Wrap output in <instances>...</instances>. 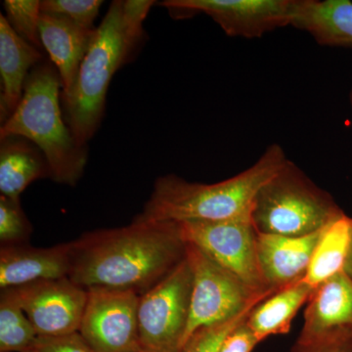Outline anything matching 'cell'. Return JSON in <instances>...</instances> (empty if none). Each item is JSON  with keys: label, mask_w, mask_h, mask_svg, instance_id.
I'll list each match as a JSON object with an SVG mask.
<instances>
[{"label": "cell", "mask_w": 352, "mask_h": 352, "mask_svg": "<svg viewBox=\"0 0 352 352\" xmlns=\"http://www.w3.org/2000/svg\"><path fill=\"white\" fill-rule=\"evenodd\" d=\"M69 244L74 283L140 296L170 274L187 252L179 223L135 219L129 226L85 233Z\"/></svg>", "instance_id": "cell-1"}, {"label": "cell", "mask_w": 352, "mask_h": 352, "mask_svg": "<svg viewBox=\"0 0 352 352\" xmlns=\"http://www.w3.org/2000/svg\"><path fill=\"white\" fill-rule=\"evenodd\" d=\"M153 6L151 0H116L97 28L73 91L61 101L65 120L78 144L87 146L98 131L111 80L142 43L143 23Z\"/></svg>", "instance_id": "cell-2"}, {"label": "cell", "mask_w": 352, "mask_h": 352, "mask_svg": "<svg viewBox=\"0 0 352 352\" xmlns=\"http://www.w3.org/2000/svg\"><path fill=\"white\" fill-rule=\"evenodd\" d=\"M287 161L283 149L274 144L251 168L214 184L188 182L173 175L161 176L135 219L182 223L251 217L259 190Z\"/></svg>", "instance_id": "cell-3"}, {"label": "cell", "mask_w": 352, "mask_h": 352, "mask_svg": "<svg viewBox=\"0 0 352 352\" xmlns=\"http://www.w3.org/2000/svg\"><path fill=\"white\" fill-rule=\"evenodd\" d=\"M62 88L56 67L50 60H41L28 76L19 106L1 124L0 139H29L47 160L51 179L74 187L85 173L88 148L78 144L65 120Z\"/></svg>", "instance_id": "cell-4"}, {"label": "cell", "mask_w": 352, "mask_h": 352, "mask_svg": "<svg viewBox=\"0 0 352 352\" xmlns=\"http://www.w3.org/2000/svg\"><path fill=\"white\" fill-rule=\"evenodd\" d=\"M344 214L327 191L288 160L259 190L251 219L258 233L302 237L318 232Z\"/></svg>", "instance_id": "cell-5"}, {"label": "cell", "mask_w": 352, "mask_h": 352, "mask_svg": "<svg viewBox=\"0 0 352 352\" xmlns=\"http://www.w3.org/2000/svg\"><path fill=\"white\" fill-rule=\"evenodd\" d=\"M186 258L193 286L183 346L200 329L233 320L270 296L256 293L195 245L187 244Z\"/></svg>", "instance_id": "cell-6"}, {"label": "cell", "mask_w": 352, "mask_h": 352, "mask_svg": "<svg viewBox=\"0 0 352 352\" xmlns=\"http://www.w3.org/2000/svg\"><path fill=\"white\" fill-rule=\"evenodd\" d=\"M193 276L188 259L140 296L138 326L143 349L180 352L188 325Z\"/></svg>", "instance_id": "cell-7"}, {"label": "cell", "mask_w": 352, "mask_h": 352, "mask_svg": "<svg viewBox=\"0 0 352 352\" xmlns=\"http://www.w3.org/2000/svg\"><path fill=\"white\" fill-rule=\"evenodd\" d=\"M179 226L187 244L195 245L256 293L272 295L266 289L259 271L258 231L251 217L219 221H186Z\"/></svg>", "instance_id": "cell-8"}, {"label": "cell", "mask_w": 352, "mask_h": 352, "mask_svg": "<svg viewBox=\"0 0 352 352\" xmlns=\"http://www.w3.org/2000/svg\"><path fill=\"white\" fill-rule=\"evenodd\" d=\"M131 289L91 288L78 333L94 352H138V303Z\"/></svg>", "instance_id": "cell-9"}, {"label": "cell", "mask_w": 352, "mask_h": 352, "mask_svg": "<svg viewBox=\"0 0 352 352\" xmlns=\"http://www.w3.org/2000/svg\"><path fill=\"white\" fill-rule=\"evenodd\" d=\"M298 0H166L175 17L205 13L230 36L254 38L292 25Z\"/></svg>", "instance_id": "cell-10"}, {"label": "cell", "mask_w": 352, "mask_h": 352, "mask_svg": "<svg viewBox=\"0 0 352 352\" xmlns=\"http://www.w3.org/2000/svg\"><path fill=\"white\" fill-rule=\"evenodd\" d=\"M13 289L38 337H61L80 330L87 289L69 277L43 280Z\"/></svg>", "instance_id": "cell-11"}, {"label": "cell", "mask_w": 352, "mask_h": 352, "mask_svg": "<svg viewBox=\"0 0 352 352\" xmlns=\"http://www.w3.org/2000/svg\"><path fill=\"white\" fill-rule=\"evenodd\" d=\"M324 229L302 237L258 233V268L264 285L271 294L305 280Z\"/></svg>", "instance_id": "cell-12"}, {"label": "cell", "mask_w": 352, "mask_h": 352, "mask_svg": "<svg viewBox=\"0 0 352 352\" xmlns=\"http://www.w3.org/2000/svg\"><path fill=\"white\" fill-rule=\"evenodd\" d=\"M307 303L298 344L352 331V280L344 271L315 288Z\"/></svg>", "instance_id": "cell-13"}, {"label": "cell", "mask_w": 352, "mask_h": 352, "mask_svg": "<svg viewBox=\"0 0 352 352\" xmlns=\"http://www.w3.org/2000/svg\"><path fill=\"white\" fill-rule=\"evenodd\" d=\"M38 31L43 50L61 78V101L66 100L75 87L80 65L91 46L97 28L90 29L59 16L41 13Z\"/></svg>", "instance_id": "cell-14"}, {"label": "cell", "mask_w": 352, "mask_h": 352, "mask_svg": "<svg viewBox=\"0 0 352 352\" xmlns=\"http://www.w3.org/2000/svg\"><path fill=\"white\" fill-rule=\"evenodd\" d=\"M71 270V244L50 248L9 245L0 249V289L17 288L24 285L69 277Z\"/></svg>", "instance_id": "cell-15"}, {"label": "cell", "mask_w": 352, "mask_h": 352, "mask_svg": "<svg viewBox=\"0 0 352 352\" xmlns=\"http://www.w3.org/2000/svg\"><path fill=\"white\" fill-rule=\"evenodd\" d=\"M43 60L41 51L20 38L0 14V122L10 119L19 106L32 68Z\"/></svg>", "instance_id": "cell-16"}, {"label": "cell", "mask_w": 352, "mask_h": 352, "mask_svg": "<svg viewBox=\"0 0 352 352\" xmlns=\"http://www.w3.org/2000/svg\"><path fill=\"white\" fill-rule=\"evenodd\" d=\"M0 140V195L20 200L32 182L51 177L50 164L29 139L11 135Z\"/></svg>", "instance_id": "cell-17"}, {"label": "cell", "mask_w": 352, "mask_h": 352, "mask_svg": "<svg viewBox=\"0 0 352 352\" xmlns=\"http://www.w3.org/2000/svg\"><path fill=\"white\" fill-rule=\"evenodd\" d=\"M311 34L319 44L352 46V2L298 0L292 25Z\"/></svg>", "instance_id": "cell-18"}, {"label": "cell", "mask_w": 352, "mask_h": 352, "mask_svg": "<svg viewBox=\"0 0 352 352\" xmlns=\"http://www.w3.org/2000/svg\"><path fill=\"white\" fill-rule=\"evenodd\" d=\"M314 289L302 280L272 294L250 311L245 320L248 327L261 342L270 336L288 333L296 314Z\"/></svg>", "instance_id": "cell-19"}, {"label": "cell", "mask_w": 352, "mask_h": 352, "mask_svg": "<svg viewBox=\"0 0 352 352\" xmlns=\"http://www.w3.org/2000/svg\"><path fill=\"white\" fill-rule=\"evenodd\" d=\"M352 217L344 214L329 224L317 242L305 281L314 288L344 271L351 244Z\"/></svg>", "instance_id": "cell-20"}, {"label": "cell", "mask_w": 352, "mask_h": 352, "mask_svg": "<svg viewBox=\"0 0 352 352\" xmlns=\"http://www.w3.org/2000/svg\"><path fill=\"white\" fill-rule=\"evenodd\" d=\"M38 336L21 307L15 289L0 294V352H25Z\"/></svg>", "instance_id": "cell-21"}, {"label": "cell", "mask_w": 352, "mask_h": 352, "mask_svg": "<svg viewBox=\"0 0 352 352\" xmlns=\"http://www.w3.org/2000/svg\"><path fill=\"white\" fill-rule=\"evenodd\" d=\"M6 20L14 32L39 51H43L38 22L41 1L38 0H6L3 2Z\"/></svg>", "instance_id": "cell-22"}, {"label": "cell", "mask_w": 352, "mask_h": 352, "mask_svg": "<svg viewBox=\"0 0 352 352\" xmlns=\"http://www.w3.org/2000/svg\"><path fill=\"white\" fill-rule=\"evenodd\" d=\"M32 226L20 200L0 195V243L1 247L29 244Z\"/></svg>", "instance_id": "cell-23"}, {"label": "cell", "mask_w": 352, "mask_h": 352, "mask_svg": "<svg viewBox=\"0 0 352 352\" xmlns=\"http://www.w3.org/2000/svg\"><path fill=\"white\" fill-rule=\"evenodd\" d=\"M103 3L101 0H43L41 1V11L94 29V21Z\"/></svg>", "instance_id": "cell-24"}, {"label": "cell", "mask_w": 352, "mask_h": 352, "mask_svg": "<svg viewBox=\"0 0 352 352\" xmlns=\"http://www.w3.org/2000/svg\"><path fill=\"white\" fill-rule=\"evenodd\" d=\"M249 314L241 315L233 320L200 329L185 342L180 352H219L227 336L242 323Z\"/></svg>", "instance_id": "cell-25"}, {"label": "cell", "mask_w": 352, "mask_h": 352, "mask_svg": "<svg viewBox=\"0 0 352 352\" xmlns=\"http://www.w3.org/2000/svg\"><path fill=\"white\" fill-rule=\"evenodd\" d=\"M25 352H94L80 333L61 337H38Z\"/></svg>", "instance_id": "cell-26"}, {"label": "cell", "mask_w": 352, "mask_h": 352, "mask_svg": "<svg viewBox=\"0 0 352 352\" xmlns=\"http://www.w3.org/2000/svg\"><path fill=\"white\" fill-rule=\"evenodd\" d=\"M292 352H352V331L337 333L311 344L296 342Z\"/></svg>", "instance_id": "cell-27"}, {"label": "cell", "mask_w": 352, "mask_h": 352, "mask_svg": "<svg viewBox=\"0 0 352 352\" xmlns=\"http://www.w3.org/2000/svg\"><path fill=\"white\" fill-rule=\"evenodd\" d=\"M245 320L247 318L227 336L219 352H252L258 346L261 342L248 327Z\"/></svg>", "instance_id": "cell-28"}, {"label": "cell", "mask_w": 352, "mask_h": 352, "mask_svg": "<svg viewBox=\"0 0 352 352\" xmlns=\"http://www.w3.org/2000/svg\"><path fill=\"white\" fill-rule=\"evenodd\" d=\"M344 272L352 280V230L351 244H349V252H347L346 263L344 266Z\"/></svg>", "instance_id": "cell-29"}, {"label": "cell", "mask_w": 352, "mask_h": 352, "mask_svg": "<svg viewBox=\"0 0 352 352\" xmlns=\"http://www.w3.org/2000/svg\"><path fill=\"white\" fill-rule=\"evenodd\" d=\"M349 101H351V107H352V89H351V95H349Z\"/></svg>", "instance_id": "cell-30"}, {"label": "cell", "mask_w": 352, "mask_h": 352, "mask_svg": "<svg viewBox=\"0 0 352 352\" xmlns=\"http://www.w3.org/2000/svg\"><path fill=\"white\" fill-rule=\"evenodd\" d=\"M138 352H154V351H147V349H141V351H139Z\"/></svg>", "instance_id": "cell-31"}]
</instances>
